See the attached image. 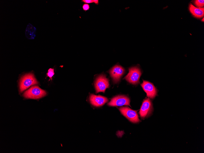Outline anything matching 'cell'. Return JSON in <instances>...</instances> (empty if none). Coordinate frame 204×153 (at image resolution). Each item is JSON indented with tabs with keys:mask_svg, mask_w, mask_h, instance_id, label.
I'll list each match as a JSON object with an SVG mask.
<instances>
[{
	"mask_svg": "<svg viewBox=\"0 0 204 153\" xmlns=\"http://www.w3.org/2000/svg\"><path fill=\"white\" fill-rule=\"evenodd\" d=\"M38 82L32 73L26 74L21 78L20 84V92L21 93L31 86L38 84Z\"/></svg>",
	"mask_w": 204,
	"mask_h": 153,
	"instance_id": "1",
	"label": "cell"
},
{
	"mask_svg": "<svg viewBox=\"0 0 204 153\" xmlns=\"http://www.w3.org/2000/svg\"><path fill=\"white\" fill-rule=\"evenodd\" d=\"M46 92L38 86L31 87L24 92L23 96L27 98L38 99L43 97L46 95Z\"/></svg>",
	"mask_w": 204,
	"mask_h": 153,
	"instance_id": "2",
	"label": "cell"
},
{
	"mask_svg": "<svg viewBox=\"0 0 204 153\" xmlns=\"http://www.w3.org/2000/svg\"><path fill=\"white\" fill-rule=\"evenodd\" d=\"M129 72L125 77L126 79L129 83L133 85L139 83V79L141 75L140 69L137 67L129 68Z\"/></svg>",
	"mask_w": 204,
	"mask_h": 153,
	"instance_id": "3",
	"label": "cell"
},
{
	"mask_svg": "<svg viewBox=\"0 0 204 153\" xmlns=\"http://www.w3.org/2000/svg\"><path fill=\"white\" fill-rule=\"evenodd\" d=\"M119 109L121 114L131 122L137 123L140 121L137 111L126 107H120Z\"/></svg>",
	"mask_w": 204,
	"mask_h": 153,
	"instance_id": "4",
	"label": "cell"
},
{
	"mask_svg": "<svg viewBox=\"0 0 204 153\" xmlns=\"http://www.w3.org/2000/svg\"><path fill=\"white\" fill-rule=\"evenodd\" d=\"M95 87L97 93L105 92L106 89L109 87L108 80L105 75H101L97 78L95 83Z\"/></svg>",
	"mask_w": 204,
	"mask_h": 153,
	"instance_id": "5",
	"label": "cell"
},
{
	"mask_svg": "<svg viewBox=\"0 0 204 153\" xmlns=\"http://www.w3.org/2000/svg\"><path fill=\"white\" fill-rule=\"evenodd\" d=\"M152 110V105L149 98L144 99L141 106L139 114L140 117L144 118L148 117L151 113Z\"/></svg>",
	"mask_w": 204,
	"mask_h": 153,
	"instance_id": "6",
	"label": "cell"
},
{
	"mask_svg": "<svg viewBox=\"0 0 204 153\" xmlns=\"http://www.w3.org/2000/svg\"><path fill=\"white\" fill-rule=\"evenodd\" d=\"M130 100L127 96L123 95H118L114 97L108 103V105L111 106H119L130 105Z\"/></svg>",
	"mask_w": 204,
	"mask_h": 153,
	"instance_id": "7",
	"label": "cell"
},
{
	"mask_svg": "<svg viewBox=\"0 0 204 153\" xmlns=\"http://www.w3.org/2000/svg\"><path fill=\"white\" fill-rule=\"evenodd\" d=\"M141 86L146 93L147 97L153 99L156 96L157 90L152 83L147 81L143 80V82Z\"/></svg>",
	"mask_w": 204,
	"mask_h": 153,
	"instance_id": "8",
	"label": "cell"
},
{
	"mask_svg": "<svg viewBox=\"0 0 204 153\" xmlns=\"http://www.w3.org/2000/svg\"><path fill=\"white\" fill-rule=\"evenodd\" d=\"M125 72V70L123 67L119 65H116L110 70L109 73L114 82L116 83L119 82Z\"/></svg>",
	"mask_w": 204,
	"mask_h": 153,
	"instance_id": "9",
	"label": "cell"
},
{
	"mask_svg": "<svg viewBox=\"0 0 204 153\" xmlns=\"http://www.w3.org/2000/svg\"><path fill=\"white\" fill-rule=\"evenodd\" d=\"M89 100L92 105L97 107L101 106L108 101V99L105 97L93 94L90 95Z\"/></svg>",
	"mask_w": 204,
	"mask_h": 153,
	"instance_id": "10",
	"label": "cell"
},
{
	"mask_svg": "<svg viewBox=\"0 0 204 153\" xmlns=\"http://www.w3.org/2000/svg\"><path fill=\"white\" fill-rule=\"evenodd\" d=\"M189 10L191 13L196 18H201L204 16V8H197L191 4L189 6Z\"/></svg>",
	"mask_w": 204,
	"mask_h": 153,
	"instance_id": "11",
	"label": "cell"
},
{
	"mask_svg": "<svg viewBox=\"0 0 204 153\" xmlns=\"http://www.w3.org/2000/svg\"><path fill=\"white\" fill-rule=\"evenodd\" d=\"M36 28L30 24L27 25L25 31L26 38L29 39H33L36 36Z\"/></svg>",
	"mask_w": 204,
	"mask_h": 153,
	"instance_id": "12",
	"label": "cell"
},
{
	"mask_svg": "<svg viewBox=\"0 0 204 153\" xmlns=\"http://www.w3.org/2000/svg\"><path fill=\"white\" fill-rule=\"evenodd\" d=\"M195 4L198 7L200 8L204 6V0H196L195 1Z\"/></svg>",
	"mask_w": 204,
	"mask_h": 153,
	"instance_id": "13",
	"label": "cell"
},
{
	"mask_svg": "<svg viewBox=\"0 0 204 153\" xmlns=\"http://www.w3.org/2000/svg\"><path fill=\"white\" fill-rule=\"evenodd\" d=\"M54 69L52 68H49L48 71V73H47V76L49 77L50 79H52V77L54 75Z\"/></svg>",
	"mask_w": 204,
	"mask_h": 153,
	"instance_id": "14",
	"label": "cell"
},
{
	"mask_svg": "<svg viewBox=\"0 0 204 153\" xmlns=\"http://www.w3.org/2000/svg\"><path fill=\"white\" fill-rule=\"evenodd\" d=\"M82 7L83 10L84 11H86L89 9V5L88 4L85 3L83 4Z\"/></svg>",
	"mask_w": 204,
	"mask_h": 153,
	"instance_id": "15",
	"label": "cell"
},
{
	"mask_svg": "<svg viewBox=\"0 0 204 153\" xmlns=\"http://www.w3.org/2000/svg\"><path fill=\"white\" fill-rule=\"evenodd\" d=\"M82 2L87 4L93 3V0H82Z\"/></svg>",
	"mask_w": 204,
	"mask_h": 153,
	"instance_id": "16",
	"label": "cell"
},
{
	"mask_svg": "<svg viewBox=\"0 0 204 153\" xmlns=\"http://www.w3.org/2000/svg\"><path fill=\"white\" fill-rule=\"evenodd\" d=\"M93 3H94L96 5H98L99 4V1L98 0H93Z\"/></svg>",
	"mask_w": 204,
	"mask_h": 153,
	"instance_id": "17",
	"label": "cell"
},
{
	"mask_svg": "<svg viewBox=\"0 0 204 153\" xmlns=\"http://www.w3.org/2000/svg\"><path fill=\"white\" fill-rule=\"evenodd\" d=\"M202 21H204V18H203V20H202Z\"/></svg>",
	"mask_w": 204,
	"mask_h": 153,
	"instance_id": "18",
	"label": "cell"
}]
</instances>
